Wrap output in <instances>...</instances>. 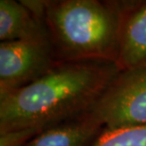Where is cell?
Returning a JSON list of instances; mask_svg holds the SVG:
<instances>
[{
	"label": "cell",
	"instance_id": "3957f363",
	"mask_svg": "<svg viewBox=\"0 0 146 146\" xmlns=\"http://www.w3.org/2000/svg\"><path fill=\"white\" fill-rule=\"evenodd\" d=\"M92 111L106 129L146 125V64L121 69Z\"/></svg>",
	"mask_w": 146,
	"mask_h": 146
},
{
	"label": "cell",
	"instance_id": "52a82bcc",
	"mask_svg": "<svg viewBox=\"0 0 146 146\" xmlns=\"http://www.w3.org/2000/svg\"><path fill=\"white\" fill-rule=\"evenodd\" d=\"M146 64V1H131L122 26L117 65L121 69Z\"/></svg>",
	"mask_w": 146,
	"mask_h": 146
},
{
	"label": "cell",
	"instance_id": "277c9868",
	"mask_svg": "<svg viewBox=\"0 0 146 146\" xmlns=\"http://www.w3.org/2000/svg\"><path fill=\"white\" fill-rule=\"evenodd\" d=\"M59 62L49 38L0 43V93L20 88Z\"/></svg>",
	"mask_w": 146,
	"mask_h": 146
},
{
	"label": "cell",
	"instance_id": "5b68a950",
	"mask_svg": "<svg viewBox=\"0 0 146 146\" xmlns=\"http://www.w3.org/2000/svg\"><path fill=\"white\" fill-rule=\"evenodd\" d=\"M106 126L89 111L42 131L23 146H92Z\"/></svg>",
	"mask_w": 146,
	"mask_h": 146
},
{
	"label": "cell",
	"instance_id": "6da1fadb",
	"mask_svg": "<svg viewBox=\"0 0 146 146\" xmlns=\"http://www.w3.org/2000/svg\"><path fill=\"white\" fill-rule=\"evenodd\" d=\"M119 70L115 62H58L33 83L0 93V146H23L91 111Z\"/></svg>",
	"mask_w": 146,
	"mask_h": 146
},
{
	"label": "cell",
	"instance_id": "7a4b0ae2",
	"mask_svg": "<svg viewBox=\"0 0 146 146\" xmlns=\"http://www.w3.org/2000/svg\"><path fill=\"white\" fill-rule=\"evenodd\" d=\"M131 1L44 0L43 21L59 62L117 63Z\"/></svg>",
	"mask_w": 146,
	"mask_h": 146
},
{
	"label": "cell",
	"instance_id": "ba28073f",
	"mask_svg": "<svg viewBox=\"0 0 146 146\" xmlns=\"http://www.w3.org/2000/svg\"><path fill=\"white\" fill-rule=\"evenodd\" d=\"M92 146H146V125L104 129Z\"/></svg>",
	"mask_w": 146,
	"mask_h": 146
},
{
	"label": "cell",
	"instance_id": "8992f818",
	"mask_svg": "<svg viewBox=\"0 0 146 146\" xmlns=\"http://www.w3.org/2000/svg\"><path fill=\"white\" fill-rule=\"evenodd\" d=\"M48 37L43 19L23 1L0 0V41L38 40Z\"/></svg>",
	"mask_w": 146,
	"mask_h": 146
}]
</instances>
